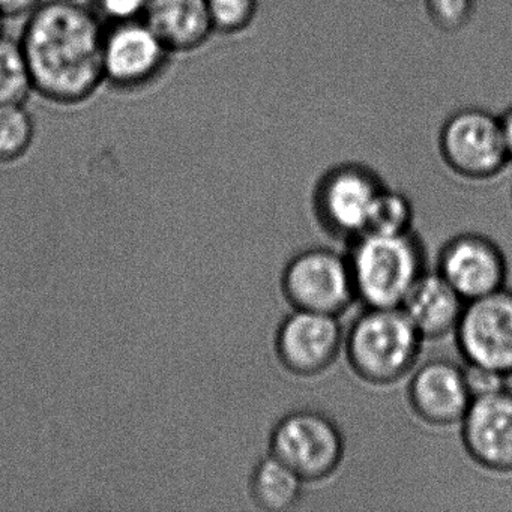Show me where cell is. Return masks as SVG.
Returning <instances> with one entry per match:
<instances>
[{"label":"cell","mask_w":512,"mask_h":512,"mask_svg":"<svg viewBox=\"0 0 512 512\" xmlns=\"http://www.w3.org/2000/svg\"><path fill=\"white\" fill-rule=\"evenodd\" d=\"M269 454L302 481L331 478L344 460L346 442L334 419L313 409H298L278 419L269 434Z\"/></svg>","instance_id":"5b68a950"},{"label":"cell","mask_w":512,"mask_h":512,"mask_svg":"<svg viewBox=\"0 0 512 512\" xmlns=\"http://www.w3.org/2000/svg\"><path fill=\"white\" fill-rule=\"evenodd\" d=\"M413 217L415 211L409 197L386 187L374 205L367 233L401 235L412 232Z\"/></svg>","instance_id":"d6986e66"},{"label":"cell","mask_w":512,"mask_h":512,"mask_svg":"<svg viewBox=\"0 0 512 512\" xmlns=\"http://www.w3.org/2000/svg\"><path fill=\"white\" fill-rule=\"evenodd\" d=\"M44 0H0V16L5 19H28Z\"/></svg>","instance_id":"cb8c5ba5"},{"label":"cell","mask_w":512,"mask_h":512,"mask_svg":"<svg viewBox=\"0 0 512 512\" xmlns=\"http://www.w3.org/2000/svg\"><path fill=\"white\" fill-rule=\"evenodd\" d=\"M407 398L412 412L431 427L460 425L473 398L464 367L449 359H431L410 373Z\"/></svg>","instance_id":"4fadbf2b"},{"label":"cell","mask_w":512,"mask_h":512,"mask_svg":"<svg viewBox=\"0 0 512 512\" xmlns=\"http://www.w3.org/2000/svg\"><path fill=\"white\" fill-rule=\"evenodd\" d=\"M424 338L401 307H365L350 323L344 353L362 382L389 386L409 376L422 352Z\"/></svg>","instance_id":"7a4b0ae2"},{"label":"cell","mask_w":512,"mask_h":512,"mask_svg":"<svg viewBox=\"0 0 512 512\" xmlns=\"http://www.w3.org/2000/svg\"><path fill=\"white\" fill-rule=\"evenodd\" d=\"M304 484L289 466L268 454L257 461L251 472V499L263 511H289L301 500Z\"/></svg>","instance_id":"2e32d148"},{"label":"cell","mask_w":512,"mask_h":512,"mask_svg":"<svg viewBox=\"0 0 512 512\" xmlns=\"http://www.w3.org/2000/svg\"><path fill=\"white\" fill-rule=\"evenodd\" d=\"M436 271L469 302L505 287L508 262L493 239L467 232L443 244Z\"/></svg>","instance_id":"8fae6325"},{"label":"cell","mask_w":512,"mask_h":512,"mask_svg":"<svg viewBox=\"0 0 512 512\" xmlns=\"http://www.w3.org/2000/svg\"><path fill=\"white\" fill-rule=\"evenodd\" d=\"M214 32L238 35L247 31L259 13V0H206Z\"/></svg>","instance_id":"ffe728a7"},{"label":"cell","mask_w":512,"mask_h":512,"mask_svg":"<svg viewBox=\"0 0 512 512\" xmlns=\"http://www.w3.org/2000/svg\"><path fill=\"white\" fill-rule=\"evenodd\" d=\"M143 20L172 55L196 52L215 34L206 0H149Z\"/></svg>","instance_id":"9a60e30c"},{"label":"cell","mask_w":512,"mask_h":512,"mask_svg":"<svg viewBox=\"0 0 512 512\" xmlns=\"http://www.w3.org/2000/svg\"><path fill=\"white\" fill-rule=\"evenodd\" d=\"M466 304L439 272L425 271L407 293L401 308L425 341L454 334Z\"/></svg>","instance_id":"5bb4252c"},{"label":"cell","mask_w":512,"mask_h":512,"mask_svg":"<svg viewBox=\"0 0 512 512\" xmlns=\"http://www.w3.org/2000/svg\"><path fill=\"white\" fill-rule=\"evenodd\" d=\"M148 5L149 0H92V10L106 26L143 19Z\"/></svg>","instance_id":"7402d4cb"},{"label":"cell","mask_w":512,"mask_h":512,"mask_svg":"<svg viewBox=\"0 0 512 512\" xmlns=\"http://www.w3.org/2000/svg\"><path fill=\"white\" fill-rule=\"evenodd\" d=\"M106 25L79 0H44L26 19L20 44L35 94L58 106H79L104 85Z\"/></svg>","instance_id":"6da1fadb"},{"label":"cell","mask_w":512,"mask_h":512,"mask_svg":"<svg viewBox=\"0 0 512 512\" xmlns=\"http://www.w3.org/2000/svg\"><path fill=\"white\" fill-rule=\"evenodd\" d=\"M34 139V119L25 104L0 106V163L25 157Z\"/></svg>","instance_id":"ac0fdd59"},{"label":"cell","mask_w":512,"mask_h":512,"mask_svg":"<svg viewBox=\"0 0 512 512\" xmlns=\"http://www.w3.org/2000/svg\"><path fill=\"white\" fill-rule=\"evenodd\" d=\"M464 451L482 469L512 473V389L475 398L460 422Z\"/></svg>","instance_id":"7c38bea8"},{"label":"cell","mask_w":512,"mask_h":512,"mask_svg":"<svg viewBox=\"0 0 512 512\" xmlns=\"http://www.w3.org/2000/svg\"><path fill=\"white\" fill-rule=\"evenodd\" d=\"M385 188L379 173L367 164H335L314 185V218L331 238L350 244L367 233L374 205Z\"/></svg>","instance_id":"277c9868"},{"label":"cell","mask_w":512,"mask_h":512,"mask_svg":"<svg viewBox=\"0 0 512 512\" xmlns=\"http://www.w3.org/2000/svg\"><path fill=\"white\" fill-rule=\"evenodd\" d=\"M425 13L434 28L445 34L463 31L473 14L475 0H424Z\"/></svg>","instance_id":"44dd1931"},{"label":"cell","mask_w":512,"mask_h":512,"mask_svg":"<svg viewBox=\"0 0 512 512\" xmlns=\"http://www.w3.org/2000/svg\"><path fill=\"white\" fill-rule=\"evenodd\" d=\"M338 316L292 310L278 325L274 349L278 362L296 377H316L334 367L344 352Z\"/></svg>","instance_id":"9c48e42d"},{"label":"cell","mask_w":512,"mask_h":512,"mask_svg":"<svg viewBox=\"0 0 512 512\" xmlns=\"http://www.w3.org/2000/svg\"><path fill=\"white\" fill-rule=\"evenodd\" d=\"M439 152L445 166L467 181H490L511 163L499 116L479 107L452 113L439 133Z\"/></svg>","instance_id":"52a82bcc"},{"label":"cell","mask_w":512,"mask_h":512,"mask_svg":"<svg viewBox=\"0 0 512 512\" xmlns=\"http://www.w3.org/2000/svg\"><path fill=\"white\" fill-rule=\"evenodd\" d=\"M454 335L466 364L512 377V290L467 302Z\"/></svg>","instance_id":"ba28073f"},{"label":"cell","mask_w":512,"mask_h":512,"mask_svg":"<svg viewBox=\"0 0 512 512\" xmlns=\"http://www.w3.org/2000/svg\"><path fill=\"white\" fill-rule=\"evenodd\" d=\"M347 259L356 299L364 307H401L413 284L427 271V254L416 233H364L350 242Z\"/></svg>","instance_id":"3957f363"},{"label":"cell","mask_w":512,"mask_h":512,"mask_svg":"<svg viewBox=\"0 0 512 512\" xmlns=\"http://www.w3.org/2000/svg\"><path fill=\"white\" fill-rule=\"evenodd\" d=\"M32 92L34 83L20 40L0 34V106L25 104Z\"/></svg>","instance_id":"e0dca14e"},{"label":"cell","mask_w":512,"mask_h":512,"mask_svg":"<svg viewBox=\"0 0 512 512\" xmlns=\"http://www.w3.org/2000/svg\"><path fill=\"white\" fill-rule=\"evenodd\" d=\"M499 122L506 152H508L509 160H511L512 163V106H509L508 109L499 116Z\"/></svg>","instance_id":"d4e9b609"},{"label":"cell","mask_w":512,"mask_h":512,"mask_svg":"<svg viewBox=\"0 0 512 512\" xmlns=\"http://www.w3.org/2000/svg\"><path fill=\"white\" fill-rule=\"evenodd\" d=\"M2 22H4V17L0 16V34H2Z\"/></svg>","instance_id":"484cf974"},{"label":"cell","mask_w":512,"mask_h":512,"mask_svg":"<svg viewBox=\"0 0 512 512\" xmlns=\"http://www.w3.org/2000/svg\"><path fill=\"white\" fill-rule=\"evenodd\" d=\"M172 53L145 20L106 26L103 43L104 85L134 92L160 79Z\"/></svg>","instance_id":"30bf717a"},{"label":"cell","mask_w":512,"mask_h":512,"mask_svg":"<svg viewBox=\"0 0 512 512\" xmlns=\"http://www.w3.org/2000/svg\"><path fill=\"white\" fill-rule=\"evenodd\" d=\"M280 286L292 310L340 317L358 301L347 254L320 245L287 260Z\"/></svg>","instance_id":"8992f818"},{"label":"cell","mask_w":512,"mask_h":512,"mask_svg":"<svg viewBox=\"0 0 512 512\" xmlns=\"http://www.w3.org/2000/svg\"><path fill=\"white\" fill-rule=\"evenodd\" d=\"M464 377H466L467 388H469L473 400L505 388L506 380H508V377L502 376L496 371L472 364H466L464 367Z\"/></svg>","instance_id":"603a6c76"}]
</instances>
